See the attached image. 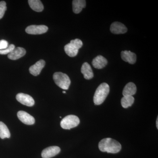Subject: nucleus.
Wrapping results in <instances>:
<instances>
[{
  "label": "nucleus",
  "mask_w": 158,
  "mask_h": 158,
  "mask_svg": "<svg viewBox=\"0 0 158 158\" xmlns=\"http://www.w3.org/2000/svg\"><path fill=\"white\" fill-rule=\"evenodd\" d=\"M99 149L102 152L117 153L121 150V144L116 140L111 138L102 139L98 144Z\"/></svg>",
  "instance_id": "nucleus-1"
},
{
  "label": "nucleus",
  "mask_w": 158,
  "mask_h": 158,
  "mask_svg": "<svg viewBox=\"0 0 158 158\" xmlns=\"http://www.w3.org/2000/svg\"><path fill=\"white\" fill-rule=\"evenodd\" d=\"M110 86L107 83H103L97 88L94 96V102L95 105L102 104L105 101L109 92H110Z\"/></svg>",
  "instance_id": "nucleus-2"
},
{
  "label": "nucleus",
  "mask_w": 158,
  "mask_h": 158,
  "mask_svg": "<svg viewBox=\"0 0 158 158\" xmlns=\"http://www.w3.org/2000/svg\"><path fill=\"white\" fill-rule=\"evenodd\" d=\"M53 80L56 85L63 90H67L70 86L71 81L66 74L62 72H56L54 74Z\"/></svg>",
  "instance_id": "nucleus-3"
},
{
  "label": "nucleus",
  "mask_w": 158,
  "mask_h": 158,
  "mask_svg": "<svg viewBox=\"0 0 158 158\" xmlns=\"http://www.w3.org/2000/svg\"><path fill=\"white\" fill-rule=\"evenodd\" d=\"M83 42L81 40L76 39L71 40L70 42L65 45L64 50L69 56L73 57L77 55L79 49L83 46Z\"/></svg>",
  "instance_id": "nucleus-4"
},
{
  "label": "nucleus",
  "mask_w": 158,
  "mask_h": 158,
  "mask_svg": "<svg viewBox=\"0 0 158 158\" xmlns=\"http://www.w3.org/2000/svg\"><path fill=\"white\" fill-rule=\"evenodd\" d=\"M80 122V119L77 116L73 115H68L62 119L60 125L64 129L70 130L77 126Z\"/></svg>",
  "instance_id": "nucleus-5"
},
{
  "label": "nucleus",
  "mask_w": 158,
  "mask_h": 158,
  "mask_svg": "<svg viewBox=\"0 0 158 158\" xmlns=\"http://www.w3.org/2000/svg\"><path fill=\"white\" fill-rule=\"evenodd\" d=\"M48 29L45 25H31L27 27L25 31L27 34L37 35L44 34L47 32Z\"/></svg>",
  "instance_id": "nucleus-6"
},
{
  "label": "nucleus",
  "mask_w": 158,
  "mask_h": 158,
  "mask_svg": "<svg viewBox=\"0 0 158 158\" xmlns=\"http://www.w3.org/2000/svg\"><path fill=\"white\" fill-rule=\"evenodd\" d=\"M16 98L19 102L27 106H33L35 103L34 98L28 94L19 93L16 95Z\"/></svg>",
  "instance_id": "nucleus-7"
},
{
  "label": "nucleus",
  "mask_w": 158,
  "mask_h": 158,
  "mask_svg": "<svg viewBox=\"0 0 158 158\" xmlns=\"http://www.w3.org/2000/svg\"><path fill=\"white\" fill-rule=\"evenodd\" d=\"M61 149L58 146H50L42 151L41 156L43 158H51L55 156L60 152Z\"/></svg>",
  "instance_id": "nucleus-8"
},
{
  "label": "nucleus",
  "mask_w": 158,
  "mask_h": 158,
  "mask_svg": "<svg viewBox=\"0 0 158 158\" xmlns=\"http://www.w3.org/2000/svg\"><path fill=\"white\" fill-rule=\"evenodd\" d=\"M17 116L19 120L24 124L33 125L35 123L34 117L25 111H19L17 113Z\"/></svg>",
  "instance_id": "nucleus-9"
},
{
  "label": "nucleus",
  "mask_w": 158,
  "mask_h": 158,
  "mask_svg": "<svg viewBox=\"0 0 158 158\" xmlns=\"http://www.w3.org/2000/svg\"><path fill=\"white\" fill-rule=\"evenodd\" d=\"M110 31L114 34H123L127 32V29L122 23L115 22L111 24Z\"/></svg>",
  "instance_id": "nucleus-10"
},
{
  "label": "nucleus",
  "mask_w": 158,
  "mask_h": 158,
  "mask_svg": "<svg viewBox=\"0 0 158 158\" xmlns=\"http://www.w3.org/2000/svg\"><path fill=\"white\" fill-rule=\"evenodd\" d=\"M45 65V61L41 59L36 62L35 64L31 66L29 68V71L33 76H37L40 74Z\"/></svg>",
  "instance_id": "nucleus-11"
},
{
  "label": "nucleus",
  "mask_w": 158,
  "mask_h": 158,
  "mask_svg": "<svg viewBox=\"0 0 158 158\" xmlns=\"http://www.w3.org/2000/svg\"><path fill=\"white\" fill-rule=\"evenodd\" d=\"M26 54V51L24 48L21 47L15 48L8 54V57L11 60H17L24 56Z\"/></svg>",
  "instance_id": "nucleus-12"
},
{
  "label": "nucleus",
  "mask_w": 158,
  "mask_h": 158,
  "mask_svg": "<svg viewBox=\"0 0 158 158\" xmlns=\"http://www.w3.org/2000/svg\"><path fill=\"white\" fill-rule=\"evenodd\" d=\"M121 57L123 61L128 62L130 64H134L136 62L137 56L136 54L130 51H122L121 53Z\"/></svg>",
  "instance_id": "nucleus-13"
},
{
  "label": "nucleus",
  "mask_w": 158,
  "mask_h": 158,
  "mask_svg": "<svg viewBox=\"0 0 158 158\" xmlns=\"http://www.w3.org/2000/svg\"><path fill=\"white\" fill-rule=\"evenodd\" d=\"M107 60L105 57L100 55L95 57L92 62L94 67L98 69L103 68L107 65Z\"/></svg>",
  "instance_id": "nucleus-14"
},
{
  "label": "nucleus",
  "mask_w": 158,
  "mask_h": 158,
  "mask_svg": "<svg viewBox=\"0 0 158 158\" xmlns=\"http://www.w3.org/2000/svg\"><path fill=\"white\" fill-rule=\"evenodd\" d=\"M81 73L84 75V78L86 80H90L93 78L94 73L91 66L88 62H85L82 65L81 69Z\"/></svg>",
  "instance_id": "nucleus-15"
},
{
  "label": "nucleus",
  "mask_w": 158,
  "mask_h": 158,
  "mask_svg": "<svg viewBox=\"0 0 158 158\" xmlns=\"http://www.w3.org/2000/svg\"><path fill=\"white\" fill-rule=\"evenodd\" d=\"M137 91V88L135 85L132 82H130L125 86L123 95V96H132L135 94Z\"/></svg>",
  "instance_id": "nucleus-16"
},
{
  "label": "nucleus",
  "mask_w": 158,
  "mask_h": 158,
  "mask_svg": "<svg viewBox=\"0 0 158 158\" xmlns=\"http://www.w3.org/2000/svg\"><path fill=\"white\" fill-rule=\"evenodd\" d=\"M86 2L85 0H74L73 1V9L76 14L80 13L85 8Z\"/></svg>",
  "instance_id": "nucleus-17"
},
{
  "label": "nucleus",
  "mask_w": 158,
  "mask_h": 158,
  "mask_svg": "<svg viewBox=\"0 0 158 158\" xmlns=\"http://www.w3.org/2000/svg\"><path fill=\"white\" fill-rule=\"evenodd\" d=\"M28 3L30 7L37 12H41L44 10V6L40 0H29Z\"/></svg>",
  "instance_id": "nucleus-18"
},
{
  "label": "nucleus",
  "mask_w": 158,
  "mask_h": 158,
  "mask_svg": "<svg viewBox=\"0 0 158 158\" xmlns=\"http://www.w3.org/2000/svg\"><path fill=\"white\" fill-rule=\"evenodd\" d=\"M10 135V131L7 126L2 122L0 121V138L2 139L9 138Z\"/></svg>",
  "instance_id": "nucleus-19"
},
{
  "label": "nucleus",
  "mask_w": 158,
  "mask_h": 158,
  "mask_svg": "<svg viewBox=\"0 0 158 158\" xmlns=\"http://www.w3.org/2000/svg\"><path fill=\"white\" fill-rule=\"evenodd\" d=\"M135 101L133 96H123L121 99V103L123 107L127 108L131 106Z\"/></svg>",
  "instance_id": "nucleus-20"
},
{
  "label": "nucleus",
  "mask_w": 158,
  "mask_h": 158,
  "mask_svg": "<svg viewBox=\"0 0 158 158\" xmlns=\"http://www.w3.org/2000/svg\"><path fill=\"white\" fill-rule=\"evenodd\" d=\"M6 9H7V7H6V2L4 1L0 2V19L2 18Z\"/></svg>",
  "instance_id": "nucleus-21"
},
{
  "label": "nucleus",
  "mask_w": 158,
  "mask_h": 158,
  "mask_svg": "<svg viewBox=\"0 0 158 158\" xmlns=\"http://www.w3.org/2000/svg\"><path fill=\"white\" fill-rule=\"evenodd\" d=\"M15 48V46L14 44H10V45L9 46L8 48L6 49L0 50V54L1 55H7V54H9Z\"/></svg>",
  "instance_id": "nucleus-22"
},
{
  "label": "nucleus",
  "mask_w": 158,
  "mask_h": 158,
  "mask_svg": "<svg viewBox=\"0 0 158 158\" xmlns=\"http://www.w3.org/2000/svg\"><path fill=\"white\" fill-rule=\"evenodd\" d=\"M9 47L8 41L5 40H0V50L6 49Z\"/></svg>",
  "instance_id": "nucleus-23"
},
{
  "label": "nucleus",
  "mask_w": 158,
  "mask_h": 158,
  "mask_svg": "<svg viewBox=\"0 0 158 158\" xmlns=\"http://www.w3.org/2000/svg\"><path fill=\"white\" fill-rule=\"evenodd\" d=\"M156 127L158 128V117L157 118L156 122Z\"/></svg>",
  "instance_id": "nucleus-24"
},
{
  "label": "nucleus",
  "mask_w": 158,
  "mask_h": 158,
  "mask_svg": "<svg viewBox=\"0 0 158 158\" xmlns=\"http://www.w3.org/2000/svg\"><path fill=\"white\" fill-rule=\"evenodd\" d=\"M63 92V93L64 94L66 93V92H65V91H63V92Z\"/></svg>",
  "instance_id": "nucleus-25"
}]
</instances>
